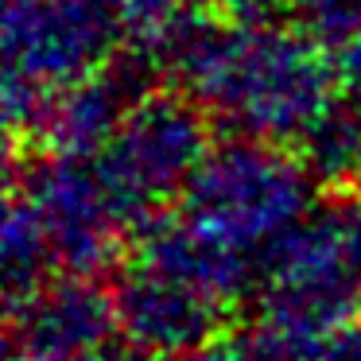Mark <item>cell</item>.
<instances>
[{"mask_svg": "<svg viewBox=\"0 0 361 361\" xmlns=\"http://www.w3.org/2000/svg\"><path fill=\"white\" fill-rule=\"evenodd\" d=\"M361 307V187L334 190L260 264V330L299 361Z\"/></svg>", "mask_w": 361, "mask_h": 361, "instance_id": "2", "label": "cell"}, {"mask_svg": "<svg viewBox=\"0 0 361 361\" xmlns=\"http://www.w3.org/2000/svg\"><path fill=\"white\" fill-rule=\"evenodd\" d=\"M283 12L330 55L361 43V0H283Z\"/></svg>", "mask_w": 361, "mask_h": 361, "instance_id": "14", "label": "cell"}, {"mask_svg": "<svg viewBox=\"0 0 361 361\" xmlns=\"http://www.w3.org/2000/svg\"><path fill=\"white\" fill-rule=\"evenodd\" d=\"M113 311L117 330L136 353L156 361H183L226 334L229 307L179 280L128 264V272L113 288Z\"/></svg>", "mask_w": 361, "mask_h": 361, "instance_id": "8", "label": "cell"}, {"mask_svg": "<svg viewBox=\"0 0 361 361\" xmlns=\"http://www.w3.org/2000/svg\"><path fill=\"white\" fill-rule=\"evenodd\" d=\"M117 311L90 276H51L32 295L8 303L12 361H86L105 353Z\"/></svg>", "mask_w": 361, "mask_h": 361, "instance_id": "7", "label": "cell"}, {"mask_svg": "<svg viewBox=\"0 0 361 361\" xmlns=\"http://www.w3.org/2000/svg\"><path fill=\"white\" fill-rule=\"evenodd\" d=\"M299 159L311 179L326 183L330 190L361 187V102L342 97L299 144Z\"/></svg>", "mask_w": 361, "mask_h": 361, "instance_id": "11", "label": "cell"}, {"mask_svg": "<svg viewBox=\"0 0 361 361\" xmlns=\"http://www.w3.org/2000/svg\"><path fill=\"white\" fill-rule=\"evenodd\" d=\"M183 361H280V353H276L260 334H252V338L221 334L218 342H210L206 350L190 353V357H183Z\"/></svg>", "mask_w": 361, "mask_h": 361, "instance_id": "15", "label": "cell"}, {"mask_svg": "<svg viewBox=\"0 0 361 361\" xmlns=\"http://www.w3.org/2000/svg\"><path fill=\"white\" fill-rule=\"evenodd\" d=\"M210 152V117L179 90H159L128 109L97 167L144 233L167 198H183Z\"/></svg>", "mask_w": 361, "mask_h": 361, "instance_id": "4", "label": "cell"}, {"mask_svg": "<svg viewBox=\"0 0 361 361\" xmlns=\"http://www.w3.org/2000/svg\"><path fill=\"white\" fill-rule=\"evenodd\" d=\"M314 210V179L299 152L264 140L214 144L179 198V218L210 241L264 264V257Z\"/></svg>", "mask_w": 361, "mask_h": 361, "instance_id": "3", "label": "cell"}, {"mask_svg": "<svg viewBox=\"0 0 361 361\" xmlns=\"http://www.w3.org/2000/svg\"><path fill=\"white\" fill-rule=\"evenodd\" d=\"M140 97V82H133L125 66L113 63L109 71L94 74V78H82L74 86L47 94L32 133H27V144H35L39 156L97 159L121 133L128 109Z\"/></svg>", "mask_w": 361, "mask_h": 361, "instance_id": "9", "label": "cell"}, {"mask_svg": "<svg viewBox=\"0 0 361 361\" xmlns=\"http://www.w3.org/2000/svg\"><path fill=\"white\" fill-rule=\"evenodd\" d=\"M105 4L117 16L121 35L136 51H148L156 59L190 20V0H105Z\"/></svg>", "mask_w": 361, "mask_h": 361, "instance_id": "13", "label": "cell"}, {"mask_svg": "<svg viewBox=\"0 0 361 361\" xmlns=\"http://www.w3.org/2000/svg\"><path fill=\"white\" fill-rule=\"evenodd\" d=\"M51 241L43 233L39 214L32 210L16 187L8 190V210H4V276H8V303L32 295L35 288L51 280Z\"/></svg>", "mask_w": 361, "mask_h": 361, "instance_id": "12", "label": "cell"}, {"mask_svg": "<svg viewBox=\"0 0 361 361\" xmlns=\"http://www.w3.org/2000/svg\"><path fill=\"white\" fill-rule=\"evenodd\" d=\"M133 264L187 283V288L202 291V295L218 299L226 307H233L241 295H249L252 283H260V264H252L249 257L226 249V245L210 241L195 226H187L179 214L156 218L144 229L140 241H136Z\"/></svg>", "mask_w": 361, "mask_h": 361, "instance_id": "10", "label": "cell"}, {"mask_svg": "<svg viewBox=\"0 0 361 361\" xmlns=\"http://www.w3.org/2000/svg\"><path fill=\"white\" fill-rule=\"evenodd\" d=\"M121 39L105 0H4V78L43 94L109 71Z\"/></svg>", "mask_w": 361, "mask_h": 361, "instance_id": "6", "label": "cell"}, {"mask_svg": "<svg viewBox=\"0 0 361 361\" xmlns=\"http://www.w3.org/2000/svg\"><path fill=\"white\" fill-rule=\"evenodd\" d=\"M12 187L39 214L63 276L94 280L125 252V241H140V226L113 195L97 159L39 156L24 175H12Z\"/></svg>", "mask_w": 361, "mask_h": 361, "instance_id": "5", "label": "cell"}, {"mask_svg": "<svg viewBox=\"0 0 361 361\" xmlns=\"http://www.w3.org/2000/svg\"><path fill=\"white\" fill-rule=\"evenodd\" d=\"M159 63L206 117L245 140L299 148L342 102L334 59L295 24L190 16Z\"/></svg>", "mask_w": 361, "mask_h": 361, "instance_id": "1", "label": "cell"}]
</instances>
